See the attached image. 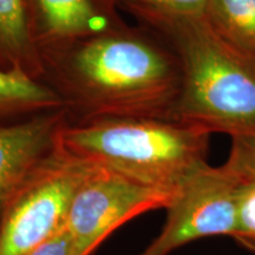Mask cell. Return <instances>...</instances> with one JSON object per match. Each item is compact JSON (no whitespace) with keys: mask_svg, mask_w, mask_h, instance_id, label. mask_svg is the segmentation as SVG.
Here are the masks:
<instances>
[{"mask_svg":"<svg viewBox=\"0 0 255 255\" xmlns=\"http://www.w3.org/2000/svg\"><path fill=\"white\" fill-rule=\"evenodd\" d=\"M155 32L127 23L41 52L44 79L70 122L111 117L170 119L181 89L175 51Z\"/></svg>","mask_w":255,"mask_h":255,"instance_id":"6da1fadb","label":"cell"},{"mask_svg":"<svg viewBox=\"0 0 255 255\" xmlns=\"http://www.w3.org/2000/svg\"><path fill=\"white\" fill-rule=\"evenodd\" d=\"M210 135L201 127L173 119L68 120L57 135V144L89 164L145 186L176 191L208 163Z\"/></svg>","mask_w":255,"mask_h":255,"instance_id":"7a4b0ae2","label":"cell"},{"mask_svg":"<svg viewBox=\"0 0 255 255\" xmlns=\"http://www.w3.org/2000/svg\"><path fill=\"white\" fill-rule=\"evenodd\" d=\"M157 34L173 47L182 75L170 119L231 138L255 135V59L228 45L205 18Z\"/></svg>","mask_w":255,"mask_h":255,"instance_id":"3957f363","label":"cell"},{"mask_svg":"<svg viewBox=\"0 0 255 255\" xmlns=\"http://www.w3.org/2000/svg\"><path fill=\"white\" fill-rule=\"evenodd\" d=\"M91 164L57 144L28 171L0 218V255H28L65 228Z\"/></svg>","mask_w":255,"mask_h":255,"instance_id":"277c9868","label":"cell"},{"mask_svg":"<svg viewBox=\"0 0 255 255\" xmlns=\"http://www.w3.org/2000/svg\"><path fill=\"white\" fill-rule=\"evenodd\" d=\"M240 181L226 164L197 169L178 187L157 237L136 255H170L201 239L232 238L238 225Z\"/></svg>","mask_w":255,"mask_h":255,"instance_id":"5b68a950","label":"cell"},{"mask_svg":"<svg viewBox=\"0 0 255 255\" xmlns=\"http://www.w3.org/2000/svg\"><path fill=\"white\" fill-rule=\"evenodd\" d=\"M175 194L91 164L73 196L66 220L72 255H91L124 223L151 210L167 209Z\"/></svg>","mask_w":255,"mask_h":255,"instance_id":"8992f818","label":"cell"},{"mask_svg":"<svg viewBox=\"0 0 255 255\" xmlns=\"http://www.w3.org/2000/svg\"><path fill=\"white\" fill-rule=\"evenodd\" d=\"M116 0H28L32 37L40 52L126 24Z\"/></svg>","mask_w":255,"mask_h":255,"instance_id":"52a82bcc","label":"cell"},{"mask_svg":"<svg viewBox=\"0 0 255 255\" xmlns=\"http://www.w3.org/2000/svg\"><path fill=\"white\" fill-rule=\"evenodd\" d=\"M68 120L63 109L0 124V218L28 171L56 145L57 135Z\"/></svg>","mask_w":255,"mask_h":255,"instance_id":"ba28073f","label":"cell"},{"mask_svg":"<svg viewBox=\"0 0 255 255\" xmlns=\"http://www.w3.org/2000/svg\"><path fill=\"white\" fill-rule=\"evenodd\" d=\"M0 68L44 79L40 52L31 32L28 0H0Z\"/></svg>","mask_w":255,"mask_h":255,"instance_id":"9c48e42d","label":"cell"},{"mask_svg":"<svg viewBox=\"0 0 255 255\" xmlns=\"http://www.w3.org/2000/svg\"><path fill=\"white\" fill-rule=\"evenodd\" d=\"M63 109V100L47 83L20 70L0 68V124Z\"/></svg>","mask_w":255,"mask_h":255,"instance_id":"30bf717a","label":"cell"},{"mask_svg":"<svg viewBox=\"0 0 255 255\" xmlns=\"http://www.w3.org/2000/svg\"><path fill=\"white\" fill-rule=\"evenodd\" d=\"M205 19L228 45L255 59V0H209Z\"/></svg>","mask_w":255,"mask_h":255,"instance_id":"8fae6325","label":"cell"},{"mask_svg":"<svg viewBox=\"0 0 255 255\" xmlns=\"http://www.w3.org/2000/svg\"><path fill=\"white\" fill-rule=\"evenodd\" d=\"M209 0H116L119 7L129 12L149 30L161 33L184 21L202 19Z\"/></svg>","mask_w":255,"mask_h":255,"instance_id":"7c38bea8","label":"cell"},{"mask_svg":"<svg viewBox=\"0 0 255 255\" xmlns=\"http://www.w3.org/2000/svg\"><path fill=\"white\" fill-rule=\"evenodd\" d=\"M232 239L239 246L255 254V182L253 181H240L238 225Z\"/></svg>","mask_w":255,"mask_h":255,"instance_id":"4fadbf2b","label":"cell"},{"mask_svg":"<svg viewBox=\"0 0 255 255\" xmlns=\"http://www.w3.org/2000/svg\"><path fill=\"white\" fill-rule=\"evenodd\" d=\"M225 164L241 180L255 182V135L232 137L231 152Z\"/></svg>","mask_w":255,"mask_h":255,"instance_id":"5bb4252c","label":"cell"},{"mask_svg":"<svg viewBox=\"0 0 255 255\" xmlns=\"http://www.w3.org/2000/svg\"><path fill=\"white\" fill-rule=\"evenodd\" d=\"M73 244L66 228L44 242L28 255H72Z\"/></svg>","mask_w":255,"mask_h":255,"instance_id":"9a60e30c","label":"cell"}]
</instances>
